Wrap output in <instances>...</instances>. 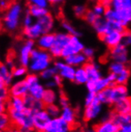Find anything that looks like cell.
Wrapping results in <instances>:
<instances>
[{"label": "cell", "instance_id": "obj_2", "mask_svg": "<svg viewBox=\"0 0 131 132\" xmlns=\"http://www.w3.org/2000/svg\"><path fill=\"white\" fill-rule=\"evenodd\" d=\"M22 14V6L19 3H11L3 18V26L8 32L15 31L20 23Z\"/></svg>", "mask_w": 131, "mask_h": 132}, {"label": "cell", "instance_id": "obj_55", "mask_svg": "<svg viewBox=\"0 0 131 132\" xmlns=\"http://www.w3.org/2000/svg\"><path fill=\"white\" fill-rule=\"evenodd\" d=\"M11 4V3L10 2V0H0V6H1L2 10L6 11V9L10 6V5Z\"/></svg>", "mask_w": 131, "mask_h": 132}, {"label": "cell", "instance_id": "obj_40", "mask_svg": "<svg viewBox=\"0 0 131 132\" xmlns=\"http://www.w3.org/2000/svg\"><path fill=\"white\" fill-rule=\"evenodd\" d=\"M28 67H25V66L23 65H20V66H17V67H14L12 69V73L14 78H22V77H25L27 76V69Z\"/></svg>", "mask_w": 131, "mask_h": 132}, {"label": "cell", "instance_id": "obj_52", "mask_svg": "<svg viewBox=\"0 0 131 132\" xmlns=\"http://www.w3.org/2000/svg\"><path fill=\"white\" fill-rule=\"evenodd\" d=\"M123 45H125L126 46L130 45H131V32L127 31L123 37Z\"/></svg>", "mask_w": 131, "mask_h": 132}, {"label": "cell", "instance_id": "obj_54", "mask_svg": "<svg viewBox=\"0 0 131 132\" xmlns=\"http://www.w3.org/2000/svg\"><path fill=\"white\" fill-rule=\"evenodd\" d=\"M53 80L56 83V84H57V87H60L62 86V84H63V78L60 76L59 74H57L56 76L53 77Z\"/></svg>", "mask_w": 131, "mask_h": 132}, {"label": "cell", "instance_id": "obj_10", "mask_svg": "<svg viewBox=\"0 0 131 132\" xmlns=\"http://www.w3.org/2000/svg\"><path fill=\"white\" fill-rule=\"evenodd\" d=\"M54 66L57 69V72L60 76L64 79L68 81H74L75 73L76 68L67 64L64 61H57L54 63Z\"/></svg>", "mask_w": 131, "mask_h": 132}, {"label": "cell", "instance_id": "obj_56", "mask_svg": "<svg viewBox=\"0 0 131 132\" xmlns=\"http://www.w3.org/2000/svg\"><path fill=\"white\" fill-rule=\"evenodd\" d=\"M99 3L102 4L106 8H110L112 5V0H99Z\"/></svg>", "mask_w": 131, "mask_h": 132}, {"label": "cell", "instance_id": "obj_14", "mask_svg": "<svg viewBox=\"0 0 131 132\" xmlns=\"http://www.w3.org/2000/svg\"><path fill=\"white\" fill-rule=\"evenodd\" d=\"M124 34L115 30H111L107 34L99 37V38L103 42L108 48L113 49L123 42Z\"/></svg>", "mask_w": 131, "mask_h": 132}, {"label": "cell", "instance_id": "obj_44", "mask_svg": "<svg viewBox=\"0 0 131 132\" xmlns=\"http://www.w3.org/2000/svg\"><path fill=\"white\" fill-rule=\"evenodd\" d=\"M24 79L30 87L32 85H34V84L37 83H39V77L37 76V74L36 73L31 72L30 74H27V76Z\"/></svg>", "mask_w": 131, "mask_h": 132}, {"label": "cell", "instance_id": "obj_59", "mask_svg": "<svg viewBox=\"0 0 131 132\" xmlns=\"http://www.w3.org/2000/svg\"><path fill=\"white\" fill-rule=\"evenodd\" d=\"M21 132H33V130L29 129V128H19Z\"/></svg>", "mask_w": 131, "mask_h": 132}, {"label": "cell", "instance_id": "obj_7", "mask_svg": "<svg viewBox=\"0 0 131 132\" xmlns=\"http://www.w3.org/2000/svg\"><path fill=\"white\" fill-rule=\"evenodd\" d=\"M84 48H85V47H84V45L80 40L79 37L76 36V35H72L70 42L62 50L61 57H63L64 59L71 55L83 53Z\"/></svg>", "mask_w": 131, "mask_h": 132}, {"label": "cell", "instance_id": "obj_57", "mask_svg": "<svg viewBox=\"0 0 131 132\" xmlns=\"http://www.w3.org/2000/svg\"><path fill=\"white\" fill-rule=\"evenodd\" d=\"M119 130L121 132H131V122L129 124H127V125L121 127Z\"/></svg>", "mask_w": 131, "mask_h": 132}, {"label": "cell", "instance_id": "obj_61", "mask_svg": "<svg viewBox=\"0 0 131 132\" xmlns=\"http://www.w3.org/2000/svg\"><path fill=\"white\" fill-rule=\"evenodd\" d=\"M12 132H21V131H20V129L19 128L15 127V128H13V131Z\"/></svg>", "mask_w": 131, "mask_h": 132}, {"label": "cell", "instance_id": "obj_47", "mask_svg": "<svg viewBox=\"0 0 131 132\" xmlns=\"http://www.w3.org/2000/svg\"><path fill=\"white\" fill-rule=\"evenodd\" d=\"M33 17L32 15L29 13V11H26L24 17H23V20H22V23H23V26H24V28H26V27H29L30 26H32L33 24Z\"/></svg>", "mask_w": 131, "mask_h": 132}, {"label": "cell", "instance_id": "obj_32", "mask_svg": "<svg viewBox=\"0 0 131 132\" xmlns=\"http://www.w3.org/2000/svg\"><path fill=\"white\" fill-rule=\"evenodd\" d=\"M46 90V88L43 85V84L37 83L34 85H32L30 87V91H29V95L33 96V98L37 100H42L43 96L45 94V92Z\"/></svg>", "mask_w": 131, "mask_h": 132}, {"label": "cell", "instance_id": "obj_17", "mask_svg": "<svg viewBox=\"0 0 131 132\" xmlns=\"http://www.w3.org/2000/svg\"><path fill=\"white\" fill-rule=\"evenodd\" d=\"M45 34L43 27L39 22H35L32 26L24 28L23 34L28 40H37L39 37Z\"/></svg>", "mask_w": 131, "mask_h": 132}, {"label": "cell", "instance_id": "obj_41", "mask_svg": "<svg viewBox=\"0 0 131 132\" xmlns=\"http://www.w3.org/2000/svg\"><path fill=\"white\" fill-rule=\"evenodd\" d=\"M61 26L63 29L67 32V34H70V35H76L80 37V34L75 29V27H73V26L72 24H70L67 21H63L61 22Z\"/></svg>", "mask_w": 131, "mask_h": 132}, {"label": "cell", "instance_id": "obj_38", "mask_svg": "<svg viewBox=\"0 0 131 132\" xmlns=\"http://www.w3.org/2000/svg\"><path fill=\"white\" fill-rule=\"evenodd\" d=\"M126 68V64H123L117 61H112L109 65V71L110 73H113L115 76H117L118 74L123 72Z\"/></svg>", "mask_w": 131, "mask_h": 132}, {"label": "cell", "instance_id": "obj_21", "mask_svg": "<svg viewBox=\"0 0 131 132\" xmlns=\"http://www.w3.org/2000/svg\"><path fill=\"white\" fill-rule=\"evenodd\" d=\"M55 41V34L52 33H47L41 35L38 39H37V48L43 50L49 51L51 47L53 45Z\"/></svg>", "mask_w": 131, "mask_h": 132}, {"label": "cell", "instance_id": "obj_31", "mask_svg": "<svg viewBox=\"0 0 131 132\" xmlns=\"http://www.w3.org/2000/svg\"><path fill=\"white\" fill-rule=\"evenodd\" d=\"M59 96L57 95V92L54 89H49L46 88L45 94L42 98V101L45 103V106L50 105V104H54L57 102Z\"/></svg>", "mask_w": 131, "mask_h": 132}, {"label": "cell", "instance_id": "obj_22", "mask_svg": "<svg viewBox=\"0 0 131 132\" xmlns=\"http://www.w3.org/2000/svg\"><path fill=\"white\" fill-rule=\"evenodd\" d=\"M24 101H25V108L31 110L33 113L41 111L45 108V105L42 100H37L33 96H31L30 95H27L26 96H25Z\"/></svg>", "mask_w": 131, "mask_h": 132}, {"label": "cell", "instance_id": "obj_63", "mask_svg": "<svg viewBox=\"0 0 131 132\" xmlns=\"http://www.w3.org/2000/svg\"><path fill=\"white\" fill-rule=\"evenodd\" d=\"M33 132H38V131H33Z\"/></svg>", "mask_w": 131, "mask_h": 132}, {"label": "cell", "instance_id": "obj_4", "mask_svg": "<svg viewBox=\"0 0 131 132\" xmlns=\"http://www.w3.org/2000/svg\"><path fill=\"white\" fill-rule=\"evenodd\" d=\"M111 7L118 13L124 26L131 23V0H112Z\"/></svg>", "mask_w": 131, "mask_h": 132}, {"label": "cell", "instance_id": "obj_15", "mask_svg": "<svg viewBox=\"0 0 131 132\" xmlns=\"http://www.w3.org/2000/svg\"><path fill=\"white\" fill-rule=\"evenodd\" d=\"M127 46L123 43L110 49V57L113 61H117L123 64H126L129 61V56L127 51Z\"/></svg>", "mask_w": 131, "mask_h": 132}, {"label": "cell", "instance_id": "obj_25", "mask_svg": "<svg viewBox=\"0 0 131 132\" xmlns=\"http://www.w3.org/2000/svg\"><path fill=\"white\" fill-rule=\"evenodd\" d=\"M92 26L94 27V29L98 34L99 37H101L112 30L109 22H107L105 18L102 17L99 18V19L92 25Z\"/></svg>", "mask_w": 131, "mask_h": 132}, {"label": "cell", "instance_id": "obj_26", "mask_svg": "<svg viewBox=\"0 0 131 132\" xmlns=\"http://www.w3.org/2000/svg\"><path fill=\"white\" fill-rule=\"evenodd\" d=\"M7 110H14V111H24L25 108L24 98L22 97H15V96H11L9 100L6 102Z\"/></svg>", "mask_w": 131, "mask_h": 132}, {"label": "cell", "instance_id": "obj_28", "mask_svg": "<svg viewBox=\"0 0 131 132\" xmlns=\"http://www.w3.org/2000/svg\"><path fill=\"white\" fill-rule=\"evenodd\" d=\"M111 87H109L97 93L98 100L103 105L114 106V102L112 100V95H111Z\"/></svg>", "mask_w": 131, "mask_h": 132}, {"label": "cell", "instance_id": "obj_62", "mask_svg": "<svg viewBox=\"0 0 131 132\" xmlns=\"http://www.w3.org/2000/svg\"><path fill=\"white\" fill-rule=\"evenodd\" d=\"M68 132H76V131H74V130H70V131H68Z\"/></svg>", "mask_w": 131, "mask_h": 132}, {"label": "cell", "instance_id": "obj_13", "mask_svg": "<svg viewBox=\"0 0 131 132\" xmlns=\"http://www.w3.org/2000/svg\"><path fill=\"white\" fill-rule=\"evenodd\" d=\"M9 90H10L11 96L24 98L27 95H29L30 86L28 85L25 79H23L12 84L9 87Z\"/></svg>", "mask_w": 131, "mask_h": 132}, {"label": "cell", "instance_id": "obj_1", "mask_svg": "<svg viewBox=\"0 0 131 132\" xmlns=\"http://www.w3.org/2000/svg\"><path fill=\"white\" fill-rule=\"evenodd\" d=\"M52 57L53 56L49 51L39 48L34 49L31 53L30 63L28 66V69L33 73H41L50 67Z\"/></svg>", "mask_w": 131, "mask_h": 132}, {"label": "cell", "instance_id": "obj_30", "mask_svg": "<svg viewBox=\"0 0 131 132\" xmlns=\"http://www.w3.org/2000/svg\"><path fill=\"white\" fill-rule=\"evenodd\" d=\"M110 119L113 120L119 127L127 125L131 122V116L118 114V113H116L115 111L110 113Z\"/></svg>", "mask_w": 131, "mask_h": 132}, {"label": "cell", "instance_id": "obj_19", "mask_svg": "<svg viewBox=\"0 0 131 132\" xmlns=\"http://www.w3.org/2000/svg\"><path fill=\"white\" fill-rule=\"evenodd\" d=\"M84 69L86 70L89 80H95L102 77V73L99 66L91 61H88L83 65Z\"/></svg>", "mask_w": 131, "mask_h": 132}, {"label": "cell", "instance_id": "obj_6", "mask_svg": "<svg viewBox=\"0 0 131 132\" xmlns=\"http://www.w3.org/2000/svg\"><path fill=\"white\" fill-rule=\"evenodd\" d=\"M70 34L67 33H57L55 34V41L53 45L49 50L51 56L54 58L61 57L62 50L66 46L71 39Z\"/></svg>", "mask_w": 131, "mask_h": 132}, {"label": "cell", "instance_id": "obj_46", "mask_svg": "<svg viewBox=\"0 0 131 132\" xmlns=\"http://www.w3.org/2000/svg\"><path fill=\"white\" fill-rule=\"evenodd\" d=\"M57 103H58V105L60 108H64L65 107L69 106V100H68V97L63 93L59 96Z\"/></svg>", "mask_w": 131, "mask_h": 132}, {"label": "cell", "instance_id": "obj_45", "mask_svg": "<svg viewBox=\"0 0 131 132\" xmlns=\"http://www.w3.org/2000/svg\"><path fill=\"white\" fill-rule=\"evenodd\" d=\"M87 9L86 7L83 6V5H76L73 7V11H74V14L76 17L78 18H83L85 15L86 12H87Z\"/></svg>", "mask_w": 131, "mask_h": 132}, {"label": "cell", "instance_id": "obj_43", "mask_svg": "<svg viewBox=\"0 0 131 132\" xmlns=\"http://www.w3.org/2000/svg\"><path fill=\"white\" fill-rule=\"evenodd\" d=\"M11 97L9 87L0 85V102H6Z\"/></svg>", "mask_w": 131, "mask_h": 132}, {"label": "cell", "instance_id": "obj_24", "mask_svg": "<svg viewBox=\"0 0 131 132\" xmlns=\"http://www.w3.org/2000/svg\"><path fill=\"white\" fill-rule=\"evenodd\" d=\"M64 61L67 64L73 66V67L78 68V67L83 66L88 61V59L86 57L85 55L83 53H76L74 55H71L68 56V57L64 58Z\"/></svg>", "mask_w": 131, "mask_h": 132}, {"label": "cell", "instance_id": "obj_33", "mask_svg": "<svg viewBox=\"0 0 131 132\" xmlns=\"http://www.w3.org/2000/svg\"><path fill=\"white\" fill-rule=\"evenodd\" d=\"M89 80L88 74L86 70L84 69L83 66L78 67L76 69V73H75L74 82L76 84H86Z\"/></svg>", "mask_w": 131, "mask_h": 132}, {"label": "cell", "instance_id": "obj_12", "mask_svg": "<svg viewBox=\"0 0 131 132\" xmlns=\"http://www.w3.org/2000/svg\"><path fill=\"white\" fill-rule=\"evenodd\" d=\"M34 41L26 40L19 50V62L21 65L28 67L30 63L31 53L34 50Z\"/></svg>", "mask_w": 131, "mask_h": 132}, {"label": "cell", "instance_id": "obj_34", "mask_svg": "<svg viewBox=\"0 0 131 132\" xmlns=\"http://www.w3.org/2000/svg\"><path fill=\"white\" fill-rule=\"evenodd\" d=\"M27 11H29V13L32 15L33 18H37V19H39V18H41L44 17L45 15L49 14V11L46 8L37 6H33V5H30L27 9Z\"/></svg>", "mask_w": 131, "mask_h": 132}, {"label": "cell", "instance_id": "obj_8", "mask_svg": "<svg viewBox=\"0 0 131 132\" xmlns=\"http://www.w3.org/2000/svg\"><path fill=\"white\" fill-rule=\"evenodd\" d=\"M102 103L96 98L95 101L84 108L83 118L86 122H91L96 119L102 111Z\"/></svg>", "mask_w": 131, "mask_h": 132}, {"label": "cell", "instance_id": "obj_51", "mask_svg": "<svg viewBox=\"0 0 131 132\" xmlns=\"http://www.w3.org/2000/svg\"><path fill=\"white\" fill-rule=\"evenodd\" d=\"M83 53L85 55V56L88 60H91L95 55V50L92 48H90V47H87V48H84Z\"/></svg>", "mask_w": 131, "mask_h": 132}, {"label": "cell", "instance_id": "obj_3", "mask_svg": "<svg viewBox=\"0 0 131 132\" xmlns=\"http://www.w3.org/2000/svg\"><path fill=\"white\" fill-rule=\"evenodd\" d=\"M10 116L12 124L18 128H29L33 130V112L25 108L24 111H14L9 109L6 111Z\"/></svg>", "mask_w": 131, "mask_h": 132}, {"label": "cell", "instance_id": "obj_42", "mask_svg": "<svg viewBox=\"0 0 131 132\" xmlns=\"http://www.w3.org/2000/svg\"><path fill=\"white\" fill-rule=\"evenodd\" d=\"M99 18H101V17H99L92 10H88L85 15H84V17H83L85 21L91 25L94 24Z\"/></svg>", "mask_w": 131, "mask_h": 132}, {"label": "cell", "instance_id": "obj_36", "mask_svg": "<svg viewBox=\"0 0 131 132\" xmlns=\"http://www.w3.org/2000/svg\"><path fill=\"white\" fill-rule=\"evenodd\" d=\"M57 74H58L57 69H56V67L53 65V66H50V67H49L48 69H46L45 70L41 72L40 73V77L42 80L47 81V80L53 79V77Z\"/></svg>", "mask_w": 131, "mask_h": 132}, {"label": "cell", "instance_id": "obj_16", "mask_svg": "<svg viewBox=\"0 0 131 132\" xmlns=\"http://www.w3.org/2000/svg\"><path fill=\"white\" fill-rule=\"evenodd\" d=\"M129 88L126 84H115L111 87V95L114 105L118 102L129 97Z\"/></svg>", "mask_w": 131, "mask_h": 132}, {"label": "cell", "instance_id": "obj_5", "mask_svg": "<svg viewBox=\"0 0 131 132\" xmlns=\"http://www.w3.org/2000/svg\"><path fill=\"white\" fill-rule=\"evenodd\" d=\"M116 84V76L113 73L109 72L105 77H101L95 80H88L85 84L88 92L98 93L109 87L115 85Z\"/></svg>", "mask_w": 131, "mask_h": 132}, {"label": "cell", "instance_id": "obj_49", "mask_svg": "<svg viewBox=\"0 0 131 132\" xmlns=\"http://www.w3.org/2000/svg\"><path fill=\"white\" fill-rule=\"evenodd\" d=\"M106 9H107L106 7H104L102 4H100V3H98L94 6V8L92 9V11H94L99 17H102V16L104 15V13L106 11Z\"/></svg>", "mask_w": 131, "mask_h": 132}, {"label": "cell", "instance_id": "obj_29", "mask_svg": "<svg viewBox=\"0 0 131 132\" xmlns=\"http://www.w3.org/2000/svg\"><path fill=\"white\" fill-rule=\"evenodd\" d=\"M37 22H39L41 26L43 27V30L45 31V34L50 33L52 30L53 29V26H54V19L53 16L50 14H48L45 15L44 17L37 19Z\"/></svg>", "mask_w": 131, "mask_h": 132}, {"label": "cell", "instance_id": "obj_64", "mask_svg": "<svg viewBox=\"0 0 131 132\" xmlns=\"http://www.w3.org/2000/svg\"><path fill=\"white\" fill-rule=\"evenodd\" d=\"M118 132H121V131H120V130H118Z\"/></svg>", "mask_w": 131, "mask_h": 132}, {"label": "cell", "instance_id": "obj_11", "mask_svg": "<svg viewBox=\"0 0 131 132\" xmlns=\"http://www.w3.org/2000/svg\"><path fill=\"white\" fill-rule=\"evenodd\" d=\"M71 130L72 126L59 116L51 119L45 132H68Z\"/></svg>", "mask_w": 131, "mask_h": 132}, {"label": "cell", "instance_id": "obj_27", "mask_svg": "<svg viewBox=\"0 0 131 132\" xmlns=\"http://www.w3.org/2000/svg\"><path fill=\"white\" fill-rule=\"evenodd\" d=\"M64 120L66 121L72 127L76 122V112L70 106L61 108V112L60 116Z\"/></svg>", "mask_w": 131, "mask_h": 132}, {"label": "cell", "instance_id": "obj_53", "mask_svg": "<svg viewBox=\"0 0 131 132\" xmlns=\"http://www.w3.org/2000/svg\"><path fill=\"white\" fill-rule=\"evenodd\" d=\"M45 87L46 88L53 89V88H55L56 87H57V84H56V83H55L54 80H53V79H52V80H49L45 81Z\"/></svg>", "mask_w": 131, "mask_h": 132}, {"label": "cell", "instance_id": "obj_20", "mask_svg": "<svg viewBox=\"0 0 131 132\" xmlns=\"http://www.w3.org/2000/svg\"><path fill=\"white\" fill-rule=\"evenodd\" d=\"M96 132H118L120 127L111 119L102 120L95 127Z\"/></svg>", "mask_w": 131, "mask_h": 132}, {"label": "cell", "instance_id": "obj_35", "mask_svg": "<svg viewBox=\"0 0 131 132\" xmlns=\"http://www.w3.org/2000/svg\"><path fill=\"white\" fill-rule=\"evenodd\" d=\"M131 77L130 69L126 67L123 72H120L116 76V84H126Z\"/></svg>", "mask_w": 131, "mask_h": 132}, {"label": "cell", "instance_id": "obj_23", "mask_svg": "<svg viewBox=\"0 0 131 132\" xmlns=\"http://www.w3.org/2000/svg\"><path fill=\"white\" fill-rule=\"evenodd\" d=\"M114 111L118 114L131 116V97H127L118 102L113 106Z\"/></svg>", "mask_w": 131, "mask_h": 132}, {"label": "cell", "instance_id": "obj_9", "mask_svg": "<svg viewBox=\"0 0 131 132\" xmlns=\"http://www.w3.org/2000/svg\"><path fill=\"white\" fill-rule=\"evenodd\" d=\"M33 130L38 132H45L49 121L51 120V116L45 109L37 111L33 113Z\"/></svg>", "mask_w": 131, "mask_h": 132}, {"label": "cell", "instance_id": "obj_48", "mask_svg": "<svg viewBox=\"0 0 131 132\" xmlns=\"http://www.w3.org/2000/svg\"><path fill=\"white\" fill-rule=\"evenodd\" d=\"M97 98V93L92 92H88V94L85 96V100H84V105L87 106L89 105L90 103H93L95 100Z\"/></svg>", "mask_w": 131, "mask_h": 132}, {"label": "cell", "instance_id": "obj_18", "mask_svg": "<svg viewBox=\"0 0 131 132\" xmlns=\"http://www.w3.org/2000/svg\"><path fill=\"white\" fill-rule=\"evenodd\" d=\"M13 78L12 69L9 68L6 64L2 63L0 65V85L10 87L12 84Z\"/></svg>", "mask_w": 131, "mask_h": 132}, {"label": "cell", "instance_id": "obj_60", "mask_svg": "<svg viewBox=\"0 0 131 132\" xmlns=\"http://www.w3.org/2000/svg\"><path fill=\"white\" fill-rule=\"evenodd\" d=\"M12 131H13V128H8V129L1 130L0 132H12Z\"/></svg>", "mask_w": 131, "mask_h": 132}, {"label": "cell", "instance_id": "obj_37", "mask_svg": "<svg viewBox=\"0 0 131 132\" xmlns=\"http://www.w3.org/2000/svg\"><path fill=\"white\" fill-rule=\"evenodd\" d=\"M12 122L7 112L0 114V129L4 130L8 128H12Z\"/></svg>", "mask_w": 131, "mask_h": 132}, {"label": "cell", "instance_id": "obj_50", "mask_svg": "<svg viewBox=\"0 0 131 132\" xmlns=\"http://www.w3.org/2000/svg\"><path fill=\"white\" fill-rule=\"evenodd\" d=\"M30 3V5L33 6H40L43 8H46L48 6V0H28Z\"/></svg>", "mask_w": 131, "mask_h": 132}, {"label": "cell", "instance_id": "obj_39", "mask_svg": "<svg viewBox=\"0 0 131 132\" xmlns=\"http://www.w3.org/2000/svg\"><path fill=\"white\" fill-rule=\"evenodd\" d=\"M45 109L49 113V115L51 116V118H57L60 116L61 108L59 107V105L57 104V103L45 106Z\"/></svg>", "mask_w": 131, "mask_h": 132}, {"label": "cell", "instance_id": "obj_58", "mask_svg": "<svg viewBox=\"0 0 131 132\" xmlns=\"http://www.w3.org/2000/svg\"><path fill=\"white\" fill-rule=\"evenodd\" d=\"M83 132H96V130L95 127H87L83 130Z\"/></svg>", "mask_w": 131, "mask_h": 132}]
</instances>
